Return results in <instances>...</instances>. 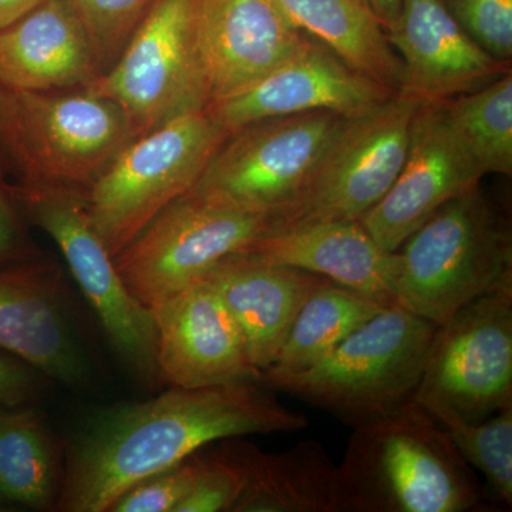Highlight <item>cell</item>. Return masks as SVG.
<instances>
[{
    "mask_svg": "<svg viewBox=\"0 0 512 512\" xmlns=\"http://www.w3.org/2000/svg\"><path fill=\"white\" fill-rule=\"evenodd\" d=\"M461 29L498 62L512 59V0H444Z\"/></svg>",
    "mask_w": 512,
    "mask_h": 512,
    "instance_id": "obj_31",
    "label": "cell"
},
{
    "mask_svg": "<svg viewBox=\"0 0 512 512\" xmlns=\"http://www.w3.org/2000/svg\"><path fill=\"white\" fill-rule=\"evenodd\" d=\"M202 278L214 286L237 320L262 375L274 363L306 296L323 279L249 251L227 256Z\"/></svg>",
    "mask_w": 512,
    "mask_h": 512,
    "instance_id": "obj_19",
    "label": "cell"
},
{
    "mask_svg": "<svg viewBox=\"0 0 512 512\" xmlns=\"http://www.w3.org/2000/svg\"><path fill=\"white\" fill-rule=\"evenodd\" d=\"M161 379L184 389L262 383L237 320L204 278L151 309Z\"/></svg>",
    "mask_w": 512,
    "mask_h": 512,
    "instance_id": "obj_16",
    "label": "cell"
},
{
    "mask_svg": "<svg viewBox=\"0 0 512 512\" xmlns=\"http://www.w3.org/2000/svg\"><path fill=\"white\" fill-rule=\"evenodd\" d=\"M64 450L45 417L26 407H0V501L55 510Z\"/></svg>",
    "mask_w": 512,
    "mask_h": 512,
    "instance_id": "obj_23",
    "label": "cell"
},
{
    "mask_svg": "<svg viewBox=\"0 0 512 512\" xmlns=\"http://www.w3.org/2000/svg\"><path fill=\"white\" fill-rule=\"evenodd\" d=\"M386 35L402 60L403 90L424 101L453 99L511 72L461 29L444 0H402Z\"/></svg>",
    "mask_w": 512,
    "mask_h": 512,
    "instance_id": "obj_17",
    "label": "cell"
},
{
    "mask_svg": "<svg viewBox=\"0 0 512 512\" xmlns=\"http://www.w3.org/2000/svg\"><path fill=\"white\" fill-rule=\"evenodd\" d=\"M396 93L356 72L309 36L286 62L207 109L231 134L256 121L316 111L353 119L376 109Z\"/></svg>",
    "mask_w": 512,
    "mask_h": 512,
    "instance_id": "obj_14",
    "label": "cell"
},
{
    "mask_svg": "<svg viewBox=\"0 0 512 512\" xmlns=\"http://www.w3.org/2000/svg\"><path fill=\"white\" fill-rule=\"evenodd\" d=\"M200 474V451L128 488L109 512H175Z\"/></svg>",
    "mask_w": 512,
    "mask_h": 512,
    "instance_id": "obj_30",
    "label": "cell"
},
{
    "mask_svg": "<svg viewBox=\"0 0 512 512\" xmlns=\"http://www.w3.org/2000/svg\"><path fill=\"white\" fill-rule=\"evenodd\" d=\"M446 430L468 466L484 474L491 491L505 505H512V406L480 423L440 414L434 417Z\"/></svg>",
    "mask_w": 512,
    "mask_h": 512,
    "instance_id": "obj_27",
    "label": "cell"
},
{
    "mask_svg": "<svg viewBox=\"0 0 512 512\" xmlns=\"http://www.w3.org/2000/svg\"><path fill=\"white\" fill-rule=\"evenodd\" d=\"M198 32L211 104L262 79L309 37L276 0H198Z\"/></svg>",
    "mask_w": 512,
    "mask_h": 512,
    "instance_id": "obj_18",
    "label": "cell"
},
{
    "mask_svg": "<svg viewBox=\"0 0 512 512\" xmlns=\"http://www.w3.org/2000/svg\"><path fill=\"white\" fill-rule=\"evenodd\" d=\"M249 252L329 279L382 306L397 305L393 252L359 221H319L275 229Z\"/></svg>",
    "mask_w": 512,
    "mask_h": 512,
    "instance_id": "obj_21",
    "label": "cell"
},
{
    "mask_svg": "<svg viewBox=\"0 0 512 512\" xmlns=\"http://www.w3.org/2000/svg\"><path fill=\"white\" fill-rule=\"evenodd\" d=\"M82 23L100 76L117 62L154 0H62Z\"/></svg>",
    "mask_w": 512,
    "mask_h": 512,
    "instance_id": "obj_29",
    "label": "cell"
},
{
    "mask_svg": "<svg viewBox=\"0 0 512 512\" xmlns=\"http://www.w3.org/2000/svg\"><path fill=\"white\" fill-rule=\"evenodd\" d=\"M423 101L403 90L376 109L346 119L308 190L279 228L362 220L383 200L402 170Z\"/></svg>",
    "mask_w": 512,
    "mask_h": 512,
    "instance_id": "obj_12",
    "label": "cell"
},
{
    "mask_svg": "<svg viewBox=\"0 0 512 512\" xmlns=\"http://www.w3.org/2000/svg\"><path fill=\"white\" fill-rule=\"evenodd\" d=\"M510 281L511 231L480 185L444 204L393 252L397 305L434 325Z\"/></svg>",
    "mask_w": 512,
    "mask_h": 512,
    "instance_id": "obj_5",
    "label": "cell"
},
{
    "mask_svg": "<svg viewBox=\"0 0 512 512\" xmlns=\"http://www.w3.org/2000/svg\"><path fill=\"white\" fill-rule=\"evenodd\" d=\"M32 248L20 222L10 187L0 181V266L29 261Z\"/></svg>",
    "mask_w": 512,
    "mask_h": 512,
    "instance_id": "obj_33",
    "label": "cell"
},
{
    "mask_svg": "<svg viewBox=\"0 0 512 512\" xmlns=\"http://www.w3.org/2000/svg\"><path fill=\"white\" fill-rule=\"evenodd\" d=\"M335 476L319 441H299L284 453L259 450L232 512H335Z\"/></svg>",
    "mask_w": 512,
    "mask_h": 512,
    "instance_id": "obj_24",
    "label": "cell"
},
{
    "mask_svg": "<svg viewBox=\"0 0 512 512\" xmlns=\"http://www.w3.org/2000/svg\"><path fill=\"white\" fill-rule=\"evenodd\" d=\"M235 437L210 454L200 450V474L175 512H232L247 487L259 448Z\"/></svg>",
    "mask_w": 512,
    "mask_h": 512,
    "instance_id": "obj_28",
    "label": "cell"
},
{
    "mask_svg": "<svg viewBox=\"0 0 512 512\" xmlns=\"http://www.w3.org/2000/svg\"><path fill=\"white\" fill-rule=\"evenodd\" d=\"M448 123L484 177L512 173V73L443 100Z\"/></svg>",
    "mask_w": 512,
    "mask_h": 512,
    "instance_id": "obj_26",
    "label": "cell"
},
{
    "mask_svg": "<svg viewBox=\"0 0 512 512\" xmlns=\"http://www.w3.org/2000/svg\"><path fill=\"white\" fill-rule=\"evenodd\" d=\"M50 382L36 367L0 349V407L25 406Z\"/></svg>",
    "mask_w": 512,
    "mask_h": 512,
    "instance_id": "obj_32",
    "label": "cell"
},
{
    "mask_svg": "<svg viewBox=\"0 0 512 512\" xmlns=\"http://www.w3.org/2000/svg\"><path fill=\"white\" fill-rule=\"evenodd\" d=\"M483 178L448 123L443 101H423L402 170L359 222L384 251L394 252L434 212Z\"/></svg>",
    "mask_w": 512,
    "mask_h": 512,
    "instance_id": "obj_15",
    "label": "cell"
},
{
    "mask_svg": "<svg viewBox=\"0 0 512 512\" xmlns=\"http://www.w3.org/2000/svg\"><path fill=\"white\" fill-rule=\"evenodd\" d=\"M45 0H0V29L18 22Z\"/></svg>",
    "mask_w": 512,
    "mask_h": 512,
    "instance_id": "obj_34",
    "label": "cell"
},
{
    "mask_svg": "<svg viewBox=\"0 0 512 512\" xmlns=\"http://www.w3.org/2000/svg\"><path fill=\"white\" fill-rule=\"evenodd\" d=\"M279 225L274 215L184 194L114 262L128 291L151 311L222 259L254 248Z\"/></svg>",
    "mask_w": 512,
    "mask_h": 512,
    "instance_id": "obj_9",
    "label": "cell"
},
{
    "mask_svg": "<svg viewBox=\"0 0 512 512\" xmlns=\"http://www.w3.org/2000/svg\"><path fill=\"white\" fill-rule=\"evenodd\" d=\"M86 90L114 101L134 138L207 109L212 93L198 0H154L117 62Z\"/></svg>",
    "mask_w": 512,
    "mask_h": 512,
    "instance_id": "obj_7",
    "label": "cell"
},
{
    "mask_svg": "<svg viewBox=\"0 0 512 512\" xmlns=\"http://www.w3.org/2000/svg\"><path fill=\"white\" fill-rule=\"evenodd\" d=\"M345 121L339 114L316 111L239 128L187 194L274 215L282 222L308 190Z\"/></svg>",
    "mask_w": 512,
    "mask_h": 512,
    "instance_id": "obj_8",
    "label": "cell"
},
{
    "mask_svg": "<svg viewBox=\"0 0 512 512\" xmlns=\"http://www.w3.org/2000/svg\"><path fill=\"white\" fill-rule=\"evenodd\" d=\"M293 25L356 72L403 92L402 60L365 0H276Z\"/></svg>",
    "mask_w": 512,
    "mask_h": 512,
    "instance_id": "obj_22",
    "label": "cell"
},
{
    "mask_svg": "<svg viewBox=\"0 0 512 512\" xmlns=\"http://www.w3.org/2000/svg\"><path fill=\"white\" fill-rule=\"evenodd\" d=\"M412 402L467 423L512 406V281L436 326Z\"/></svg>",
    "mask_w": 512,
    "mask_h": 512,
    "instance_id": "obj_10",
    "label": "cell"
},
{
    "mask_svg": "<svg viewBox=\"0 0 512 512\" xmlns=\"http://www.w3.org/2000/svg\"><path fill=\"white\" fill-rule=\"evenodd\" d=\"M370 10L375 13L383 26L384 32H389L399 18L400 9H402V0H365Z\"/></svg>",
    "mask_w": 512,
    "mask_h": 512,
    "instance_id": "obj_35",
    "label": "cell"
},
{
    "mask_svg": "<svg viewBox=\"0 0 512 512\" xmlns=\"http://www.w3.org/2000/svg\"><path fill=\"white\" fill-rule=\"evenodd\" d=\"M100 76L89 36L62 0L0 29V84L19 92L87 89Z\"/></svg>",
    "mask_w": 512,
    "mask_h": 512,
    "instance_id": "obj_20",
    "label": "cell"
},
{
    "mask_svg": "<svg viewBox=\"0 0 512 512\" xmlns=\"http://www.w3.org/2000/svg\"><path fill=\"white\" fill-rule=\"evenodd\" d=\"M271 390L256 382L173 387L147 402L94 410L64 447L55 510L109 512L128 488L215 441L305 430L308 419L282 406Z\"/></svg>",
    "mask_w": 512,
    "mask_h": 512,
    "instance_id": "obj_1",
    "label": "cell"
},
{
    "mask_svg": "<svg viewBox=\"0 0 512 512\" xmlns=\"http://www.w3.org/2000/svg\"><path fill=\"white\" fill-rule=\"evenodd\" d=\"M10 191L30 220L62 251L121 362L143 382L161 379L153 312L128 291L114 256L90 220L84 194L56 188L10 187Z\"/></svg>",
    "mask_w": 512,
    "mask_h": 512,
    "instance_id": "obj_11",
    "label": "cell"
},
{
    "mask_svg": "<svg viewBox=\"0 0 512 512\" xmlns=\"http://www.w3.org/2000/svg\"><path fill=\"white\" fill-rule=\"evenodd\" d=\"M436 326L402 306H386L315 365L264 373L262 383L352 429L369 426L412 402Z\"/></svg>",
    "mask_w": 512,
    "mask_h": 512,
    "instance_id": "obj_4",
    "label": "cell"
},
{
    "mask_svg": "<svg viewBox=\"0 0 512 512\" xmlns=\"http://www.w3.org/2000/svg\"><path fill=\"white\" fill-rule=\"evenodd\" d=\"M0 349L69 389H87L96 379L72 303L49 265L25 261L0 268Z\"/></svg>",
    "mask_w": 512,
    "mask_h": 512,
    "instance_id": "obj_13",
    "label": "cell"
},
{
    "mask_svg": "<svg viewBox=\"0 0 512 512\" xmlns=\"http://www.w3.org/2000/svg\"><path fill=\"white\" fill-rule=\"evenodd\" d=\"M386 306L323 278L293 319L274 363L264 373L308 369Z\"/></svg>",
    "mask_w": 512,
    "mask_h": 512,
    "instance_id": "obj_25",
    "label": "cell"
},
{
    "mask_svg": "<svg viewBox=\"0 0 512 512\" xmlns=\"http://www.w3.org/2000/svg\"><path fill=\"white\" fill-rule=\"evenodd\" d=\"M483 491L440 426L419 404L353 429L336 464L335 512H468Z\"/></svg>",
    "mask_w": 512,
    "mask_h": 512,
    "instance_id": "obj_2",
    "label": "cell"
},
{
    "mask_svg": "<svg viewBox=\"0 0 512 512\" xmlns=\"http://www.w3.org/2000/svg\"><path fill=\"white\" fill-rule=\"evenodd\" d=\"M133 140L126 114L106 97L0 84V167L15 173L18 187L86 194Z\"/></svg>",
    "mask_w": 512,
    "mask_h": 512,
    "instance_id": "obj_3",
    "label": "cell"
},
{
    "mask_svg": "<svg viewBox=\"0 0 512 512\" xmlns=\"http://www.w3.org/2000/svg\"><path fill=\"white\" fill-rule=\"evenodd\" d=\"M229 133L208 109L134 138L84 194L97 234L116 258L204 173Z\"/></svg>",
    "mask_w": 512,
    "mask_h": 512,
    "instance_id": "obj_6",
    "label": "cell"
}]
</instances>
